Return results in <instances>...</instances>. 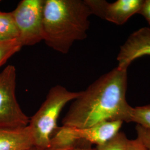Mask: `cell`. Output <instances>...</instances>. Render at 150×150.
I'll list each match as a JSON object with an SVG mask.
<instances>
[{"instance_id": "5", "label": "cell", "mask_w": 150, "mask_h": 150, "mask_svg": "<svg viewBox=\"0 0 150 150\" xmlns=\"http://www.w3.org/2000/svg\"><path fill=\"white\" fill-rule=\"evenodd\" d=\"M44 0H22L11 11L22 46H31L43 40Z\"/></svg>"}, {"instance_id": "3", "label": "cell", "mask_w": 150, "mask_h": 150, "mask_svg": "<svg viewBox=\"0 0 150 150\" xmlns=\"http://www.w3.org/2000/svg\"><path fill=\"white\" fill-rule=\"evenodd\" d=\"M79 95L80 92L69 91L61 85L51 88L38 111L30 118L28 126L35 146L45 150L50 147L51 139L58 128L60 113L66 104L73 101Z\"/></svg>"}, {"instance_id": "15", "label": "cell", "mask_w": 150, "mask_h": 150, "mask_svg": "<svg viewBox=\"0 0 150 150\" xmlns=\"http://www.w3.org/2000/svg\"><path fill=\"white\" fill-rule=\"evenodd\" d=\"M138 14L143 16L150 25V0H143Z\"/></svg>"}, {"instance_id": "1", "label": "cell", "mask_w": 150, "mask_h": 150, "mask_svg": "<svg viewBox=\"0 0 150 150\" xmlns=\"http://www.w3.org/2000/svg\"><path fill=\"white\" fill-rule=\"evenodd\" d=\"M127 70L117 67L100 77L71 103L62 125L86 128L106 121L131 122L132 107L126 100Z\"/></svg>"}, {"instance_id": "12", "label": "cell", "mask_w": 150, "mask_h": 150, "mask_svg": "<svg viewBox=\"0 0 150 150\" xmlns=\"http://www.w3.org/2000/svg\"><path fill=\"white\" fill-rule=\"evenodd\" d=\"M131 122L150 129V104L132 107Z\"/></svg>"}, {"instance_id": "16", "label": "cell", "mask_w": 150, "mask_h": 150, "mask_svg": "<svg viewBox=\"0 0 150 150\" xmlns=\"http://www.w3.org/2000/svg\"><path fill=\"white\" fill-rule=\"evenodd\" d=\"M127 150H148L138 138L129 139Z\"/></svg>"}, {"instance_id": "18", "label": "cell", "mask_w": 150, "mask_h": 150, "mask_svg": "<svg viewBox=\"0 0 150 150\" xmlns=\"http://www.w3.org/2000/svg\"><path fill=\"white\" fill-rule=\"evenodd\" d=\"M43 150V149H40V148H39V147H38L37 146H32V147H31V148H30V149H28V150Z\"/></svg>"}, {"instance_id": "9", "label": "cell", "mask_w": 150, "mask_h": 150, "mask_svg": "<svg viewBox=\"0 0 150 150\" xmlns=\"http://www.w3.org/2000/svg\"><path fill=\"white\" fill-rule=\"evenodd\" d=\"M35 146L32 131L22 127L0 128V150H27Z\"/></svg>"}, {"instance_id": "14", "label": "cell", "mask_w": 150, "mask_h": 150, "mask_svg": "<svg viewBox=\"0 0 150 150\" xmlns=\"http://www.w3.org/2000/svg\"><path fill=\"white\" fill-rule=\"evenodd\" d=\"M135 129L137 136V138L141 141L147 150H150V129L137 125Z\"/></svg>"}, {"instance_id": "7", "label": "cell", "mask_w": 150, "mask_h": 150, "mask_svg": "<svg viewBox=\"0 0 150 150\" xmlns=\"http://www.w3.org/2000/svg\"><path fill=\"white\" fill-rule=\"evenodd\" d=\"M121 121H106L86 128L64 126L65 131L78 145L81 143L103 145L112 139L120 132L123 123Z\"/></svg>"}, {"instance_id": "17", "label": "cell", "mask_w": 150, "mask_h": 150, "mask_svg": "<svg viewBox=\"0 0 150 150\" xmlns=\"http://www.w3.org/2000/svg\"><path fill=\"white\" fill-rule=\"evenodd\" d=\"M46 150H96V148H91L90 147H71L66 148H51L50 147Z\"/></svg>"}, {"instance_id": "19", "label": "cell", "mask_w": 150, "mask_h": 150, "mask_svg": "<svg viewBox=\"0 0 150 150\" xmlns=\"http://www.w3.org/2000/svg\"><path fill=\"white\" fill-rule=\"evenodd\" d=\"M0 2H1V1H0Z\"/></svg>"}, {"instance_id": "4", "label": "cell", "mask_w": 150, "mask_h": 150, "mask_svg": "<svg viewBox=\"0 0 150 150\" xmlns=\"http://www.w3.org/2000/svg\"><path fill=\"white\" fill-rule=\"evenodd\" d=\"M16 79L13 65L7 66L0 72V128L25 127L30 122L17 100Z\"/></svg>"}, {"instance_id": "2", "label": "cell", "mask_w": 150, "mask_h": 150, "mask_svg": "<svg viewBox=\"0 0 150 150\" xmlns=\"http://www.w3.org/2000/svg\"><path fill=\"white\" fill-rule=\"evenodd\" d=\"M91 15L85 0H44L43 41L56 51L68 53L76 41L87 38Z\"/></svg>"}, {"instance_id": "8", "label": "cell", "mask_w": 150, "mask_h": 150, "mask_svg": "<svg viewBox=\"0 0 150 150\" xmlns=\"http://www.w3.org/2000/svg\"><path fill=\"white\" fill-rule=\"evenodd\" d=\"M145 56H150V28L147 27L132 33L121 46L117 57V67L127 70L134 61Z\"/></svg>"}, {"instance_id": "11", "label": "cell", "mask_w": 150, "mask_h": 150, "mask_svg": "<svg viewBox=\"0 0 150 150\" xmlns=\"http://www.w3.org/2000/svg\"><path fill=\"white\" fill-rule=\"evenodd\" d=\"M22 47L18 39L0 41V67L13 54L20 51Z\"/></svg>"}, {"instance_id": "10", "label": "cell", "mask_w": 150, "mask_h": 150, "mask_svg": "<svg viewBox=\"0 0 150 150\" xmlns=\"http://www.w3.org/2000/svg\"><path fill=\"white\" fill-rule=\"evenodd\" d=\"M19 33L12 12L0 11V41L18 39Z\"/></svg>"}, {"instance_id": "13", "label": "cell", "mask_w": 150, "mask_h": 150, "mask_svg": "<svg viewBox=\"0 0 150 150\" xmlns=\"http://www.w3.org/2000/svg\"><path fill=\"white\" fill-rule=\"evenodd\" d=\"M126 134L120 131L112 139L103 145L97 146L96 150H127L129 141Z\"/></svg>"}, {"instance_id": "6", "label": "cell", "mask_w": 150, "mask_h": 150, "mask_svg": "<svg viewBox=\"0 0 150 150\" xmlns=\"http://www.w3.org/2000/svg\"><path fill=\"white\" fill-rule=\"evenodd\" d=\"M92 15L122 25L135 14L138 13L143 0H117L109 2L105 0H85Z\"/></svg>"}]
</instances>
